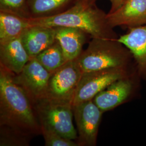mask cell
Masks as SVG:
<instances>
[{"instance_id": "obj_1", "label": "cell", "mask_w": 146, "mask_h": 146, "mask_svg": "<svg viewBox=\"0 0 146 146\" xmlns=\"http://www.w3.org/2000/svg\"><path fill=\"white\" fill-rule=\"evenodd\" d=\"M14 75L0 64V128L29 139L41 134V125L31 99Z\"/></svg>"}, {"instance_id": "obj_2", "label": "cell", "mask_w": 146, "mask_h": 146, "mask_svg": "<svg viewBox=\"0 0 146 146\" xmlns=\"http://www.w3.org/2000/svg\"><path fill=\"white\" fill-rule=\"evenodd\" d=\"M96 0H78L62 12L44 17L28 18L30 26L65 27L79 29L92 38L116 40L118 36L110 26L107 14L95 4Z\"/></svg>"}, {"instance_id": "obj_3", "label": "cell", "mask_w": 146, "mask_h": 146, "mask_svg": "<svg viewBox=\"0 0 146 146\" xmlns=\"http://www.w3.org/2000/svg\"><path fill=\"white\" fill-rule=\"evenodd\" d=\"M75 61L82 74L110 68H135L130 50L117 39L92 38Z\"/></svg>"}, {"instance_id": "obj_4", "label": "cell", "mask_w": 146, "mask_h": 146, "mask_svg": "<svg viewBox=\"0 0 146 146\" xmlns=\"http://www.w3.org/2000/svg\"><path fill=\"white\" fill-rule=\"evenodd\" d=\"M40 123L49 126L64 137L77 140L78 135L73 125L71 100L48 95L33 102Z\"/></svg>"}, {"instance_id": "obj_5", "label": "cell", "mask_w": 146, "mask_h": 146, "mask_svg": "<svg viewBox=\"0 0 146 146\" xmlns=\"http://www.w3.org/2000/svg\"><path fill=\"white\" fill-rule=\"evenodd\" d=\"M136 72L135 68H114L82 74L73 95V106L93 100L110 84Z\"/></svg>"}, {"instance_id": "obj_6", "label": "cell", "mask_w": 146, "mask_h": 146, "mask_svg": "<svg viewBox=\"0 0 146 146\" xmlns=\"http://www.w3.org/2000/svg\"><path fill=\"white\" fill-rule=\"evenodd\" d=\"M73 107L74 117L78 132L76 141L78 145L96 146L104 112L94 103L93 100Z\"/></svg>"}, {"instance_id": "obj_7", "label": "cell", "mask_w": 146, "mask_h": 146, "mask_svg": "<svg viewBox=\"0 0 146 146\" xmlns=\"http://www.w3.org/2000/svg\"><path fill=\"white\" fill-rule=\"evenodd\" d=\"M140 80L136 72L120 78L97 94L93 100L104 113L113 110L133 98Z\"/></svg>"}, {"instance_id": "obj_8", "label": "cell", "mask_w": 146, "mask_h": 146, "mask_svg": "<svg viewBox=\"0 0 146 146\" xmlns=\"http://www.w3.org/2000/svg\"><path fill=\"white\" fill-rule=\"evenodd\" d=\"M51 73L36 58H31L20 73L14 75L16 82L23 89L32 102L49 95V81Z\"/></svg>"}, {"instance_id": "obj_9", "label": "cell", "mask_w": 146, "mask_h": 146, "mask_svg": "<svg viewBox=\"0 0 146 146\" xmlns=\"http://www.w3.org/2000/svg\"><path fill=\"white\" fill-rule=\"evenodd\" d=\"M81 75L82 73L75 60L67 61L51 73L49 81V95L72 101Z\"/></svg>"}, {"instance_id": "obj_10", "label": "cell", "mask_w": 146, "mask_h": 146, "mask_svg": "<svg viewBox=\"0 0 146 146\" xmlns=\"http://www.w3.org/2000/svg\"><path fill=\"white\" fill-rule=\"evenodd\" d=\"M108 23L130 28L146 25V0H126L117 10L107 14Z\"/></svg>"}, {"instance_id": "obj_11", "label": "cell", "mask_w": 146, "mask_h": 146, "mask_svg": "<svg viewBox=\"0 0 146 146\" xmlns=\"http://www.w3.org/2000/svg\"><path fill=\"white\" fill-rule=\"evenodd\" d=\"M117 40L130 50L136 73L141 80L146 81V25L129 28Z\"/></svg>"}, {"instance_id": "obj_12", "label": "cell", "mask_w": 146, "mask_h": 146, "mask_svg": "<svg viewBox=\"0 0 146 146\" xmlns=\"http://www.w3.org/2000/svg\"><path fill=\"white\" fill-rule=\"evenodd\" d=\"M31 60L21 37L0 42V64L16 75Z\"/></svg>"}, {"instance_id": "obj_13", "label": "cell", "mask_w": 146, "mask_h": 146, "mask_svg": "<svg viewBox=\"0 0 146 146\" xmlns=\"http://www.w3.org/2000/svg\"><path fill=\"white\" fill-rule=\"evenodd\" d=\"M21 38L31 59L33 58L55 41V29L48 27L30 26L23 32Z\"/></svg>"}, {"instance_id": "obj_14", "label": "cell", "mask_w": 146, "mask_h": 146, "mask_svg": "<svg viewBox=\"0 0 146 146\" xmlns=\"http://www.w3.org/2000/svg\"><path fill=\"white\" fill-rule=\"evenodd\" d=\"M55 38L62 49L66 60H75L82 52L86 41V33L77 28L55 27Z\"/></svg>"}, {"instance_id": "obj_15", "label": "cell", "mask_w": 146, "mask_h": 146, "mask_svg": "<svg viewBox=\"0 0 146 146\" xmlns=\"http://www.w3.org/2000/svg\"><path fill=\"white\" fill-rule=\"evenodd\" d=\"M28 27L27 17L0 11V42L21 37Z\"/></svg>"}, {"instance_id": "obj_16", "label": "cell", "mask_w": 146, "mask_h": 146, "mask_svg": "<svg viewBox=\"0 0 146 146\" xmlns=\"http://www.w3.org/2000/svg\"><path fill=\"white\" fill-rule=\"evenodd\" d=\"M78 0H28L29 18L57 14L67 9Z\"/></svg>"}, {"instance_id": "obj_17", "label": "cell", "mask_w": 146, "mask_h": 146, "mask_svg": "<svg viewBox=\"0 0 146 146\" xmlns=\"http://www.w3.org/2000/svg\"><path fill=\"white\" fill-rule=\"evenodd\" d=\"M35 58L51 73L67 61L57 40Z\"/></svg>"}, {"instance_id": "obj_18", "label": "cell", "mask_w": 146, "mask_h": 146, "mask_svg": "<svg viewBox=\"0 0 146 146\" xmlns=\"http://www.w3.org/2000/svg\"><path fill=\"white\" fill-rule=\"evenodd\" d=\"M46 146H78L77 142L64 137L49 126L40 123Z\"/></svg>"}, {"instance_id": "obj_19", "label": "cell", "mask_w": 146, "mask_h": 146, "mask_svg": "<svg viewBox=\"0 0 146 146\" xmlns=\"http://www.w3.org/2000/svg\"><path fill=\"white\" fill-rule=\"evenodd\" d=\"M28 0H0V11L14 13L29 18Z\"/></svg>"}, {"instance_id": "obj_20", "label": "cell", "mask_w": 146, "mask_h": 146, "mask_svg": "<svg viewBox=\"0 0 146 146\" xmlns=\"http://www.w3.org/2000/svg\"><path fill=\"white\" fill-rule=\"evenodd\" d=\"M111 2V7L109 13H112L119 8L126 0H110Z\"/></svg>"}]
</instances>
